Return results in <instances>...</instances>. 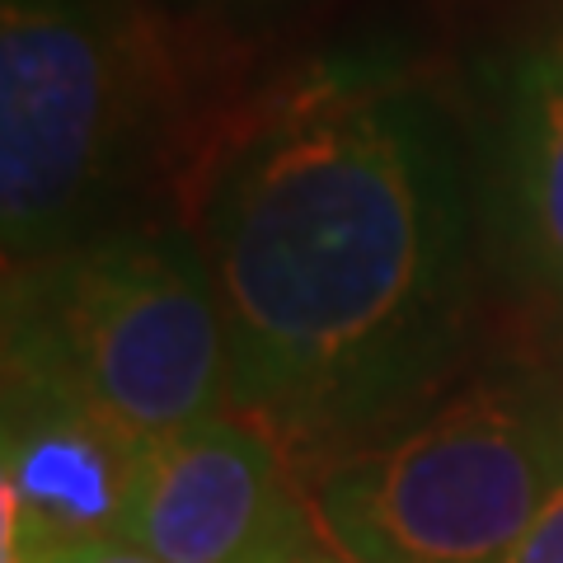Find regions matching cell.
Segmentation results:
<instances>
[{"mask_svg": "<svg viewBox=\"0 0 563 563\" xmlns=\"http://www.w3.org/2000/svg\"><path fill=\"white\" fill-rule=\"evenodd\" d=\"M202 258L231 418L306 461L409 413L470 320V188L442 113L376 70L296 85L211 174Z\"/></svg>", "mask_w": 563, "mask_h": 563, "instance_id": "cell-1", "label": "cell"}, {"mask_svg": "<svg viewBox=\"0 0 563 563\" xmlns=\"http://www.w3.org/2000/svg\"><path fill=\"white\" fill-rule=\"evenodd\" d=\"M347 563H507L563 488V385L488 372L347 446L296 461Z\"/></svg>", "mask_w": 563, "mask_h": 563, "instance_id": "cell-2", "label": "cell"}, {"mask_svg": "<svg viewBox=\"0 0 563 563\" xmlns=\"http://www.w3.org/2000/svg\"><path fill=\"white\" fill-rule=\"evenodd\" d=\"M5 273V376L76 399L146 451L225 413V324L202 244L122 231Z\"/></svg>", "mask_w": 563, "mask_h": 563, "instance_id": "cell-3", "label": "cell"}, {"mask_svg": "<svg viewBox=\"0 0 563 563\" xmlns=\"http://www.w3.org/2000/svg\"><path fill=\"white\" fill-rule=\"evenodd\" d=\"M151 109L146 47L118 0L0 5L5 268L76 250Z\"/></svg>", "mask_w": 563, "mask_h": 563, "instance_id": "cell-4", "label": "cell"}, {"mask_svg": "<svg viewBox=\"0 0 563 563\" xmlns=\"http://www.w3.org/2000/svg\"><path fill=\"white\" fill-rule=\"evenodd\" d=\"M132 544L155 563H291L320 536L291 455L221 413L151 451Z\"/></svg>", "mask_w": 563, "mask_h": 563, "instance_id": "cell-5", "label": "cell"}, {"mask_svg": "<svg viewBox=\"0 0 563 563\" xmlns=\"http://www.w3.org/2000/svg\"><path fill=\"white\" fill-rule=\"evenodd\" d=\"M146 461L76 399L5 376L0 563H76L132 540Z\"/></svg>", "mask_w": 563, "mask_h": 563, "instance_id": "cell-6", "label": "cell"}, {"mask_svg": "<svg viewBox=\"0 0 563 563\" xmlns=\"http://www.w3.org/2000/svg\"><path fill=\"white\" fill-rule=\"evenodd\" d=\"M503 240L563 310V38L526 52L503 103Z\"/></svg>", "mask_w": 563, "mask_h": 563, "instance_id": "cell-7", "label": "cell"}, {"mask_svg": "<svg viewBox=\"0 0 563 563\" xmlns=\"http://www.w3.org/2000/svg\"><path fill=\"white\" fill-rule=\"evenodd\" d=\"M507 563H563V488L550 498V507L536 517V526L526 531Z\"/></svg>", "mask_w": 563, "mask_h": 563, "instance_id": "cell-8", "label": "cell"}, {"mask_svg": "<svg viewBox=\"0 0 563 563\" xmlns=\"http://www.w3.org/2000/svg\"><path fill=\"white\" fill-rule=\"evenodd\" d=\"M76 563H155L146 550H136L132 540H122V544H109V550H95V554H85Z\"/></svg>", "mask_w": 563, "mask_h": 563, "instance_id": "cell-9", "label": "cell"}, {"mask_svg": "<svg viewBox=\"0 0 563 563\" xmlns=\"http://www.w3.org/2000/svg\"><path fill=\"white\" fill-rule=\"evenodd\" d=\"M291 563H347V559H339L329 550V544H310V550L301 554V559H291Z\"/></svg>", "mask_w": 563, "mask_h": 563, "instance_id": "cell-10", "label": "cell"}]
</instances>
